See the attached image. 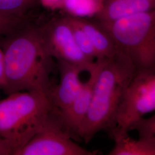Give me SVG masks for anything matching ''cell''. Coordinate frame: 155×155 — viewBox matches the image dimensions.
Here are the masks:
<instances>
[{
  "instance_id": "obj_1",
  "label": "cell",
  "mask_w": 155,
  "mask_h": 155,
  "mask_svg": "<svg viewBox=\"0 0 155 155\" xmlns=\"http://www.w3.org/2000/svg\"><path fill=\"white\" fill-rule=\"evenodd\" d=\"M4 57L5 94L38 91L48 93L52 87L51 76L55 68L54 58L45 48L39 25L26 23L0 39Z\"/></svg>"
},
{
  "instance_id": "obj_2",
  "label": "cell",
  "mask_w": 155,
  "mask_h": 155,
  "mask_svg": "<svg viewBox=\"0 0 155 155\" xmlns=\"http://www.w3.org/2000/svg\"><path fill=\"white\" fill-rule=\"evenodd\" d=\"M136 71L133 62L122 52L112 59H101L89 110L79 131V138L85 143L100 131L112 127Z\"/></svg>"
},
{
  "instance_id": "obj_3",
  "label": "cell",
  "mask_w": 155,
  "mask_h": 155,
  "mask_svg": "<svg viewBox=\"0 0 155 155\" xmlns=\"http://www.w3.org/2000/svg\"><path fill=\"white\" fill-rule=\"evenodd\" d=\"M54 109L45 91H18L0 101V136L8 143L12 155L41 129Z\"/></svg>"
},
{
  "instance_id": "obj_4",
  "label": "cell",
  "mask_w": 155,
  "mask_h": 155,
  "mask_svg": "<svg viewBox=\"0 0 155 155\" xmlns=\"http://www.w3.org/2000/svg\"><path fill=\"white\" fill-rule=\"evenodd\" d=\"M98 23L137 71L155 68V9Z\"/></svg>"
},
{
  "instance_id": "obj_5",
  "label": "cell",
  "mask_w": 155,
  "mask_h": 155,
  "mask_svg": "<svg viewBox=\"0 0 155 155\" xmlns=\"http://www.w3.org/2000/svg\"><path fill=\"white\" fill-rule=\"evenodd\" d=\"M155 111V68L136 71L127 86L110 129L111 138L129 132L134 123Z\"/></svg>"
},
{
  "instance_id": "obj_6",
  "label": "cell",
  "mask_w": 155,
  "mask_h": 155,
  "mask_svg": "<svg viewBox=\"0 0 155 155\" xmlns=\"http://www.w3.org/2000/svg\"><path fill=\"white\" fill-rule=\"evenodd\" d=\"M77 144L62 125L54 107L45 125L14 155H95Z\"/></svg>"
},
{
  "instance_id": "obj_7",
  "label": "cell",
  "mask_w": 155,
  "mask_h": 155,
  "mask_svg": "<svg viewBox=\"0 0 155 155\" xmlns=\"http://www.w3.org/2000/svg\"><path fill=\"white\" fill-rule=\"evenodd\" d=\"M39 28L45 50L56 61L77 65L88 72L94 67L95 61L89 59L78 47L66 17L52 18Z\"/></svg>"
},
{
  "instance_id": "obj_8",
  "label": "cell",
  "mask_w": 155,
  "mask_h": 155,
  "mask_svg": "<svg viewBox=\"0 0 155 155\" xmlns=\"http://www.w3.org/2000/svg\"><path fill=\"white\" fill-rule=\"evenodd\" d=\"M100 61L101 59L95 61V65L89 72L88 79L83 83L82 88L71 105L62 112L57 111L64 129L74 140H80L79 131L89 110Z\"/></svg>"
},
{
  "instance_id": "obj_9",
  "label": "cell",
  "mask_w": 155,
  "mask_h": 155,
  "mask_svg": "<svg viewBox=\"0 0 155 155\" xmlns=\"http://www.w3.org/2000/svg\"><path fill=\"white\" fill-rule=\"evenodd\" d=\"M59 72V82L48 91L51 102L59 113L66 110L71 105L82 88L83 83L79 74L84 71L81 67L65 61H57Z\"/></svg>"
},
{
  "instance_id": "obj_10",
  "label": "cell",
  "mask_w": 155,
  "mask_h": 155,
  "mask_svg": "<svg viewBox=\"0 0 155 155\" xmlns=\"http://www.w3.org/2000/svg\"><path fill=\"white\" fill-rule=\"evenodd\" d=\"M155 0H104L96 16L100 22H110L132 15L153 10Z\"/></svg>"
},
{
  "instance_id": "obj_11",
  "label": "cell",
  "mask_w": 155,
  "mask_h": 155,
  "mask_svg": "<svg viewBox=\"0 0 155 155\" xmlns=\"http://www.w3.org/2000/svg\"><path fill=\"white\" fill-rule=\"evenodd\" d=\"M74 17L88 36L97 51L98 59H112L120 52L109 35L98 23L91 22L84 18Z\"/></svg>"
},
{
  "instance_id": "obj_12",
  "label": "cell",
  "mask_w": 155,
  "mask_h": 155,
  "mask_svg": "<svg viewBox=\"0 0 155 155\" xmlns=\"http://www.w3.org/2000/svg\"><path fill=\"white\" fill-rule=\"evenodd\" d=\"M114 145L109 155H155V148L143 139L131 138L129 134L113 138Z\"/></svg>"
},
{
  "instance_id": "obj_13",
  "label": "cell",
  "mask_w": 155,
  "mask_h": 155,
  "mask_svg": "<svg viewBox=\"0 0 155 155\" xmlns=\"http://www.w3.org/2000/svg\"><path fill=\"white\" fill-rule=\"evenodd\" d=\"M104 0H65L63 8L68 15L80 18L97 16L102 9Z\"/></svg>"
},
{
  "instance_id": "obj_14",
  "label": "cell",
  "mask_w": 155,
  "mask_h": 155,
  "mask_svg": "<svg viewBox=\"0 0 155 155\" xmlns=\"http://www.w3.org/2000/svg\"><path fill=\"white\" fill-rule=\"evenodd\" d=\"M65 17L71 25L74 38L78 46L83 52V54L92 61H95L98 59V55L97 51L91 44L88 36L78 24L75 18L68 15Z\"/></svg>"
},
{
  "instance_id": "obj_15",
  "label": "cell",
  "mask_w": 155,
  "mask_h": 155,
  "mask_svg": "<svg viewBox=\"0 0 155 155\" xmlns=\"http://www.w3.org/2000/svg\"><path fill=\"white\" fill-rule=\"evenodd\" d=\"M38 0H0V13L24 16V13L36 4Z\"/></svg>"
},
{
  "instance_id": "obj_16",
  "label": "cell",
  "mask_w": 155,
  "mask_h": 155,
  "mask_svg": "<svg viewBox=\"0 0 155 155\" xmlns=\"http://www.w3.org/2000/svg\"><path fill=\"white\" fill-rule=\"evenodd\" d=\"M131 130H136L139 137L155 147V114L149 118L143 117L134 123Z\"/></svg>"
},
{
  "instance_id": "obj_17",
  "label": "cell",
  "mask_w": 155,
  "mask_h": 155,
  "mask_svg": "<svg viewBox=\"0 0 155 155\" xmlns=\"http://www.w3.org/2000/svg\"><path fill=\"white\" fill-rule=\"evenodd\" d=\"M26 23L24 16L0 13V36L10 35Z\"/></svg>"
},
{
  "instance_id": "obj_18",
  "label": "cell",
  "mask_w": 155,
  "mask_h": 155,
  "mask_svg": "<svg viewBox=\"0 0 155 155\" xmlns=\"http://www.w3.org/2000/svg\"><path fill=\"white\" fill-rule=\"evenodd\" d=\"M64 1L65 0H40L43 5L51 8H63Z\"/></svg>"
},
{
  "instance_id": "obj_19",
  "label": "cell",
  "mask_w": 155,
  "mask_h": 155,
  "mask_svg": "<svg viewBox=\"0 0 155 155\" xmlns=\"http://www.w3.org/2000/svg\"><path fill=\"white\" fill-rule=\"evenodd\" d=\"M0 155H12V150L8 143L0 136Z\"/></svg>"
},
{
  "instance_id": "obj_20",
  "label": "cell",
  "mask_w": 155,
  "mask_h": 155,
  "mask_svg": "<svg viewBox=\"0 0 155 155\" xmlns=\"http://www.w3.org/2000/svg\"><path fill=\"white\" fill-rule=\"evenodd\" d=\"M4 84V57L3 51L0 47V87Z\"/></svg>"
}]
</instances>
